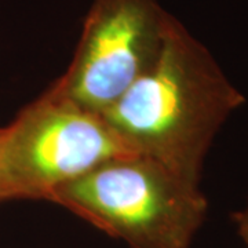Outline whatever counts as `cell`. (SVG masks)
Here are the masks:
<instances>
[{
	"label": "cell",
	"instance_id": "1",
	"mask_svg": "<svg viewBox=\"0 0 248 248\" xmlns=\"http://www.w3.org/2000/svg\"><path fill=\"white\" fill-rule=\"evenodd\" d=\"M246 101L211 51L171 16L157 60L102 116L133 153L200 185L217 135Z\"/></svg>",
	"mask_w": 248,
	"mask_h": 248
},
{
	"label": "cell",
	"instance_id": "2",
	"mask_svg": "<svg viewBox=\"0 0 248 248\" xmlns=\"http://www.w3.org/2000/svg\"><path fill=\"white\" fill-rule=\"evenodd\" d=\"M47 202L127 248H189L208 213L200 185L137 153L99 164L55 189Z\"/></svg>",
	"mask_w": 248,
	"mask_h": 248
},
{
	"label": "cell",
	"instance_id": "3",
	"mask_svg": "<svg viewBox=\"0 0 248 248\" xmlns=\"http://www.w3.org/2000/svg\"><path fill=\"white\" fill-rule=\"evenodd\" d=\"M128 153L104 116L48 89L0 128V203L47 202L55 189Z\"/></svg>",
	"mask_w": 248,
	"mask_h": 248
},
{
	"label": "cell",
	"instance_id": "4",
	"mask_svg": "<svg viewBox=\"0 0 248 248\" xmlns=\"http://www.w3.org/2000/svg\"><path fill=\"white\" fill-rule=\"evenodd\" d=\"M170 17L159 0H94L71 63L50 90L104 115L157 60Z\"/></svg>",
	"mask_w": 248,
	"mask_h": 248
},
{
	"label": "cell",
	"instance_id": "5",
	"mask_svg": "<svg viewBox=\"0 0 248 248\" xmlns=\"http://www.w3.org/2000/svg\"><path fill=\"white\" fill-rule=\"evenodd\" d=\"M232 221L236 226V232L244 247L248 248V199L246 204L232 215Z\"/></svg>",
	"mask_w": 248,
	"mask_h": 248
}]
</instances>
